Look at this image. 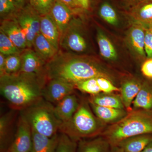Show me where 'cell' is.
I'll list each match as a JSON object with an SVG mask.
<instances>
[{"label": "cell", "mask_w": 152, "mask_h": 152, "mask_svg": "<svg viewBox=\"0 0 152 152\" xmlns=\"http://www.w3.org/2000/svg\"><path fill=\"white\" fill-rule=\"evenodd\" d=\"M46 81L34 75L19 72L0 76V91L11 110L22 111L42 99Z\"/></svg>", "instance_id": "obj_1"}, {"label": "cell", "mask_w": 152, "mask_h": 152, "mask_svg": "<svg viewBox=\"0 0 152 152\" xmlns=\"http://www.w3.org/2000/svg\"><path fill=\"white\" fill-rule=\"evenodd\" d=\"M46 72L48 80L60 79L74 85L91 78H108L91 60L79 58L59 50L53 58L47 62Z\"/></svg>", "instance_id": "obj_2"}, {"label": "cell", "mask_w": 152, "mask_h": 152, "mask_svg": "<svg viewBox=\"0 0 152 152\" xmlns=\"http://www.w3.org/2000/svg\"><path fill=\"white\" fill-rule=\"evenodd\" d=\"M145 134H152V113L134 110L112 124L101 135L114 147L126 139Z\"/></svg>", "instance_id": "obj_3"}, {"label": "cell", "mask_w": 152, "mask_h": 152, "mask_svg": "<svg viewBox=\"0 0 152 152\" xmlns=\"http://www.w3.org/2000/svg\"><path fill=\"white\" fill-rule=\"evenodd\" d=\"M89 105L86 102L80 104L72 118L61 124L59 132L77 142L101 135L103 123L95 115Z\"/></svg>", "instance_id": "obj_4"}, {"label": "cell", "mask_w": 152, "mask_h": 152, "mask_svg": "<svg viewBox=\"0 0 152 152\" xmlns=\"http://www.w3.org/2000/svg\"><path fill=\"white\" fill-rule=\"evenodd\" d=\"M20 114L32 129L41 134L52 137L59 132L61 123L55 114L54 105L43 98L21 111Z\"/></svg>", "instance_id": "obj_5"}, {"label": "cell", "mask_w": 152, "mask_h": 152, "mask_svg": "<svg viewBox=\"0 0 152 152\" xmlns=\"http://www.w3.org/2000/svg\"><path fill=\"white\" fill-rule=\"evenodd\" d=\"M16 17L25 33L28 48H31L36 36L40 33L41 16L28 4L20 10Z\"/></svg>", "instance_id": "obj_6"}, {"label": "cell", "mask_w": 152, "mask_h": 152, "mask_svg": "<svg viewBox=\"0 0 152 152\" xmlns=\"http://www.w3.org/2000/svg\"><path fill=\"white\" fill-rule=\"evenodd\" d=\"M32 143V132L31 126L24 117L20 115L16 131L7 150L9 152H31Z\"/></svg>", "instance_id": "obj_7"}, {"label": "cell", "mask_w": 152, "mask_h": 152, "mask_svg": "<svg viewBox=\"0 0 152 152\" xmlns=\"http://www.w3.org/2000/svg\"><path fill=\"white\" fill-rule=\"evenodd\" d=\"M20 54L22 66L19 72L34 75L48 82L46 72L47 62L34 50L29 48L23 50Z\"/></svg>", "instance_id": "obj_8"}, {"label": "cell", "mask_w": 152, "mask_h": 152, "mask_svg": "<svg viewBox=\"0 0 152 152\" xmlns=\"http://www.w3.org/2000/svg\"><path fill=\"white\" fill-rule=\"evenodd\" d=\"M75 88V85L72 83L60 79H51L44 86L42 96L45 100L56 104L66 96L74 94Z\"/></svg>", "instance_id": "obj_9"}, {"label": "cell", "mask_w": 152, "mask_h": 152, "mask_svg": "<svg viewBox=\"0 0 152 152\" xmlns=\"http://www.w3.org/2000/svg\"><path fill=\"white\" fill-rule=\"evenodd\" d=\"M60 46L65 50L76 53H83L86 50V40L76 28L74 19L72 20L67 28L61 36Z\"/></svg>", "instance_id": "obj_10"}, {"label": "cell", "mask_w": 152, "mask_h": 152, "mask_svg": "<svg viewBox=\"0 0 152 152\" xmlns=\"http://www.w3.org/2000/svg\"><path fill=\"white\" fill-rule=\"evenodd\" d=\"M0 30L2 31L12 42L21 51L28 48L25 33L15 15L3 19Z\"/></svg>", "instance_id": "obj_11"}, {"label": "cell", "mask_w": 152, "mask_h": 152, "mask_svg": "<svg viewBox=\"0 0 152 152\" xmlns=\"http://www.w3.org/2000/svg\"><path fill=\"white\" fill-rule=\"evenodd\" d=\"M16 110L11 111L0 118V152L8 149L13 139V129Z\"/></svg>", "instance_id": "obj_12"}, {"label": "cell", "mask_w": 152, "mask_h": 152, "mask_svg": "<svg viewBox=\"0 0 152 152\" xmlns=\"http://www.w3.org/2000/svg\"><path fill=\"white\" fill-rule=\"evenodd\" d=\"M73 12L72 10L59 0L55 1L50 14L56 24L61 37L72 21Z\"/></svg>", "instance_id": "obj_13"}, {"label": "cell", "mask_w": 152, "mask_h": 152, "mask_svg": "<svg viewBox=\"0 0 152 152\" xmlns=\"http://www.w3.org/2000/svg\"><path fill=\"white\" fill-rule=\"evenodd\" d=\"M80 105L77 96L71 94L55 104V114L61 124L66 122L72 118Z\"/></svg>", "instance_id": "obj_14"}, {"label": "cell", "mask_w": 152, "mask_h": 152, "mask_svg": "<svg viewBox=\"0 0 152 152\" xmlns=\"http://www.w3.org/2000/svg\"><path fill=\"white\" fill-rule=\"evenodd\" d=\"M40 33L58 51L61 35L56 24L50 14L41 16Z\"/></svg>", "instance_id": "obj_15"}, {"label": "cell", "mask_w": 152, "mask_h": 152, "mask_svg": "<svg viewBox=\"0 0 152 152\" xmlns=\"http://www.w3.org/2000/svg\"><path fill=\"white\" fill-rule=\"evenodd\" d=\"M131 15L136 22L145 29L152 28V0L138 3L132 10Z\"/></svg>", "instance_id": "obj_16"}, {"label": "cell", "mask_w": 152, "mask_h": 152, "mask_svg": "<svg viewBox=\"0 0 152 152\" xmlns=\"http://www.w3.org/2000/svg\"><path fill=\"white\" fill-rule=\"evenodd\" d=\"M32 132V143L31 152H56L59 135L57 134L48 137L39 134L33 129Z\"/></svg>", "instance_id": "obj_17"}, {"label": "cell", "mask_w": 152, "mask_h": 152, "mask_svg": "<svg viewBox=\"0 0 152 152\" xmlns=\"http://www.w3.org/2000/svg\"><path fill=\"white\" fill-rule=\"evenodd\" d=\"M111 146L102 136L82 139L77 142V152H109Z\"/></svg>", "instance_id": "obj_18"}, {"label": "cell", "mask_w": 152, "mask_h": 152, "mask_svg": "<svg viewBox=\"0 0 152 152\" xmlns=\"http://www.w3.org/2000/svg\"><path fill=\"white\" fill-rule=\"evenodd\" d=\"M89 104L95 115L104 123L114 124L128 114L124 109L102 107L90 103Z\"/></svg>", "instance_id": "obj_19"}, {"label": "cell", "mask_w": 152, "mask_h": 152, "mask_svg": "<svg viewBox=\"0 0 152 152\" xmlns=\"http://www.w3.org/2000/svg\"><path fill=\"white\" fill-rule=\"evenodd\" d=\"M151 141L152 134H145L126 139L117 146L124 152H142Z\"/></svg>", "instance_id": "obj_20"}, {"label": "cell", "mask_w": 152, "mask_h": 152, "mask_svg": "<svg viewBox=\"0 0 152 152\" xmlns=\"http://www.w3.org/2000/svg\"><path fill=\"white\" fill-rule=\"evenodd\" d=\"M90 103L96 105L118 109H124L121 98L111 94L100 93L91 96L89 100Z\"/></svg>", "instance_id": "obj_21"}, {"label": "cell", "mask_w": 152, "mask_h": 152, "mask_svg": "<svg viewBox=\"0 0 152 152\" xmlns=\"http://www.w3.org/2000/svg\"><path fill=\"white\" fill-rule=\"evenodd\" d=\"M32 47L34 50L47 62L53 58L58 52L40 33L36 36L34 39Z\"/></svg>", "instance_id": "obj_22"}, {"label": "cell", "mask_w": 152, "mask_h": 152, "mask_svg": "<svg viewBox=\"0 0 152 152\" xmlns=\"http://www.w3.org/2000/svg\"><path fill=\"white\" fill-rule=\"evenodd\" d=\"M132 105L134 110H142L152 113V86L144 84Z\"/></svg>", "instance_id": "obj_23"}, {"label": "cell", "mask_w": 152, "mask_h": 152, "mask_svg": "<svg viewBox=\"0 0 152 152\" xmlns=\"http://www.w3.org/2000/svg\"><path fill=\"white\" fill-rule=\"evenodd\" d=\"M145 31L141 25L137 24L133 26L129 34L132 47L139 55L142 57L146 55L145 50Z\"/></svg>", "instance_id": "obj_24"}, {"label": "cell", "mask_w": 152, "mask_h": 152, "mask_svg": "<svg viewBox=\"0 0 152 152\" xmlns=\"http://www.w3.org/2000/svg\"><path fill=\"white\" fill-rule=\"evenodd\" d=\"M142 84L134 80L125 82L121 88V99L125 108H130L141 88Z\"/></svg>", "instance_id": "obj_25"}, {"label": "cell", "mask_w": 152, "mask_h": 152, "mask_svg": "<svg viewBox=\"0 0 152 152\" xmlns=\"http://www.w3.org/2000/svg\"><path fill=\"white\" fill-rule=\"evenodd\" d=\"M97 40L101 56L108 60L116 59V50L110 39L101 31L98 32Z\"/></svg>", "instance_id": "obj_26"}, {"label": "cell", "mask_w": 152, "mask_h": 152, "mask_svg": "<svg viewBox=\"0 0 152 152\" xmlns=\"http://www.w3.org/2000/svg\"><path fill=\"white\" fill-rule=\"evenodd\" d=\"M75 85L76 88L91 96L102 93L98 85L96 77L91 78L78 82Z\"/></svg>", "instance_id": "obj_27"}, {"label": "cell", "mask_w": 152, "mask_h": 152, "mask_svg": "<svg viewBox=\"0 0 152 152\" xmlns=\"http://www.w3.org/2000/svg\"><path fill=\"white\" fill-rule=\"evenodd\" d=\"M20 53L10 55L6 56L5 74L13 75L18 73L20 72L22 66Z\"/></svg>", "instance_id": "obj_28"}, {"label": "cell", "mask_w": 152, "mask_h": 152, "mask_svg": "<svg viewBox=\"0 0 152 152\" xmlns=\"http://www.w3.org/2000/svg\"><path fill=\"white\" fill-rule=\"evenodd\" d=\"M100 16L110 24L116 25L118 18L116 11L108 3L102 4L99 10Z\"/></svg>", "instance_id": "obj_29"}, {"label": "cell", "mask_w": 152, "mask_h": 152, "mask_svg": "<svg viewBox=\"0 0 152 152\" xmlns=\"http://www.w3.org/2000/svg\"><path fill=\"white\" fill-rule=\"evenodd\" d=\"M21 52L5 33L0 30V53L7 56L10 55L20 53Z\"/></svg>", "instance_id": "obj_30"}, {"label": "cell", "mask_w": 152, "mask_h": 152, "mask_svg": "<svg viewBox=\"0 0 152 152\" xmlns=\"http://www.w3.org/2000/svg\"><path fill=\"white\" fill-rule=\"evenodd\" d=\"M56 0H30L29 4L40 16L50 14Z\"/></svg>", "instance_id": "obj_31"}, {"label": "cell", "mask_w": 152, "mask_h": 152, "mask_svg": "<svg viewBox=\"0 0 152 152\" xmlns=\"http://www.w3.org/2000/svg\"><path fill=\"white\" fill-rule=\"evenodd\" d=\"M77 142L61 133L56 152H77Z\"/></svg>", "instance_id": "obj_32"}, {"label": "cell", "mask_w": 152, "mask_h": 152, "mask_svg": "<svg viewBox=\"0 0 152 152\" xmlns=\"http://www.w3.org/2000/svg\"><path fill=\"white\" fill-rule=\"evenodd\" d=\"M20 10L15 0H0V15L3 19L15 15Z\"/></svg>", "instance_id": "obj_33"}, {"label": "cell", "mask_w": 152, "mask_h": 152, "mask_svg": "<svg viewBox=\"0 0 152 152\" xmlns=\"http://www.w3.org/2000/svg\"><path fill=\"white\" fill-rule=\"evenodd\" d=\"M97 81L101 92L106 94H111L115 91H119L118 88L114 85L108 78L104 77H96Z\"/></svg>", "instance_id": "obj_34"}, {"label": "cell", "mask_w": 152, "mask_h": 152, "mask_svg": "<svg viewBox=\"0 0 152 152\" xmlns=\"http://www.w3.org/2000/svg\"><path fill=\"white\" fill-rule=\"evenodd\" d=\"M145 50L148 58H152V31L151 29H146Z\"/></svg>", "instance_id": "obj_35"}, {"label": "cell", "mask_w": 152, "mask_h": 152, "mask_svg": "<svg viewBox=\"0 0 152 152\" xmlns=\"http://www.w3.org/2000/svg\"><path fill=\"white\" fill-rule=\"evenodd\" d=\"M143 75L148 78L152 79V58H148L142 66Z\"/></svg>", "instance_id": "obj_36"}, {"label": "cell", "mask_w": 152, "mask_h": 152, "mask_svg": "<svg viewBox=\"0 0 152 152\" xmlns=\"http://www.w3.org/2000/svg\"><path fill=\"white\" fill-rule=\"evenodd\" d=\"M73 11L83 10L78 0H59Z\"/></svg>", "instance_id": "obj_37"}, {"label": "cell", "mask_w": 152, "mask_h": 152, "mask_svg": "<svg viewBox=\"0 0 152 152\" xmlns=\"http://www.w3.org/2000/svg\"><path fill=\"white\" fill-rule=\"evenodd\" d=\"M6 56L0 53V76L5 74Z\"/></svg>", "instance_id": "obj_38"}, {"label": "cell", "mask_w": 152, "mask_h": 152, "mask_svg": "<svg viewBox=\"0 0 152 152\" xmlns=\"http://www.w3.org/2000/svg\"><path fill=\"white\" fill-rule=\"evenodd\" d=\"M30 0H15L17 6L20 10L24 7L27 5L26 4L29 2Z\"/></svg>", "instance_id": "obj_39"}, {"label": "cell", "mask_w": 152, "mask_h": 152, "mask_svg": "<svg viewBox=\"0 0 152 152\" xmlns=\"http://www.w3.org/2000/svg\"><path fill=\"white\" fill-rule=\"evenodd\" d=\"M82 7L84 10H88L90 7V0H78Z\"/></svg>", "instance_id": "obj_40"}, {"label": "cell", "mask_w": 152, "mask_h": 152, "mask_svg": "<svg viewBox=\"0 0 152 152\" xmlns=\"http://www.w3.org/2000/svg\"><path fill=\"white\" fill-rule=\"evenodd\" d=\"M109 152H124L123 150L118 146L111 147Z\"/></svg>", "instance_id": "obj_41"}, {"label": "cell", "mask_w": 152, "mask_h": 152, "mask_svg": "<svg viewBox=\"0 0 152 152\" xmlns=\"http://www.w3.org/2000/svg\"><path fill=\"white\" fill-rule=\"evenodd\" d=\"M142 152H152V141L147 146Z\"/></svg>", "instance_id": "obj_42"}, {"label": "cell", "mask_w": 152, "mask_h": 152, "mask_svg": "<svg viewBox=\"0 0 152 152\" xmlns=\"http://www.w3.org/2000/svg\"><path fill=\"white\" fill-rule=\"evenodd\" d=\"M137 0H127V1H128L130 3H134V2H135L136 1H137ZM139 2H140V0H139Z\"/></svg>", "instance_id": "obj_43"}, {"label": "cell", "mask_w": 152, "mask_h": 152, "mask_svg": "<svg viewBox=\"0 0 152 152\" xmlns=\"http://www.w3.org/2000/svg\"><path fill=\"white\" fill-rule=\"evenodd\" d=\"M1 152H9L7 150V151H4Z\"/></svg>", "instance_id": "obj_44"}, {"label": "cell", "mask_w": 152, "mask_h": 152, "mask_svg": "<svg viewBox=\"0 0 152 152\" xmlns=\"http://www.w3.org/2000/svg\"><path fill=\"white\" fill-rule=\"evenodd\" d=\"M146 1V0H140V2L142 1Z\"/></svg>", "instance_id": "obj_45"}, {"label": "cell", "mask_w": 152, "mask_h": 152, "mask_svg": "<svg viewBox=\"0 0 152 152\" xmlns=\"http://www.w3.org/2000/svg\"><path fill=\"white\" fill-rule=\"evenodd\" d=\"M151 29L152 31V28H151Z\"/></svg>", "instance_id": "obj_46"}]
</instances>
